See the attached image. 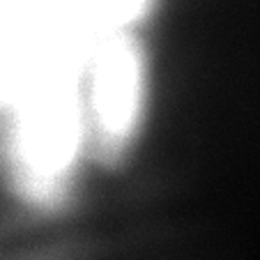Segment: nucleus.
I'll return each mask as SVG.
<instances>
[{
	"label": "nucleus",
	"instance_id": "obj_2",
	"mask_svg": "<svg viewBox=\"0 0 260 260\" xmlns=\"http://www.w3.org/2000/svg\"><path fill=\"white\" fill-rule=\"evenodd\" d=\"M90 154L115 161L129 150L147 104L145 53L132 32H115L90 46L81 62Z\"/></svg>",
	"mask_w": 260,
	"mask_h": 260
},
{
	"label": "nucleus",
	"instance_id": "obj_1",
	"mask_svg": "<svg viewBox=\"0 0 260 260\" xmlns=\"http://www.w3.org/2000/svg\"><path fill=\"white\" fill-rule=\"evenodd\" d=\"M81 62L40 76L7 104V164L21 198L35 205H55L90 152Z\"/></svg>",
	"mask_w": 260,
	"mask_h": 260
}]
</instances>
